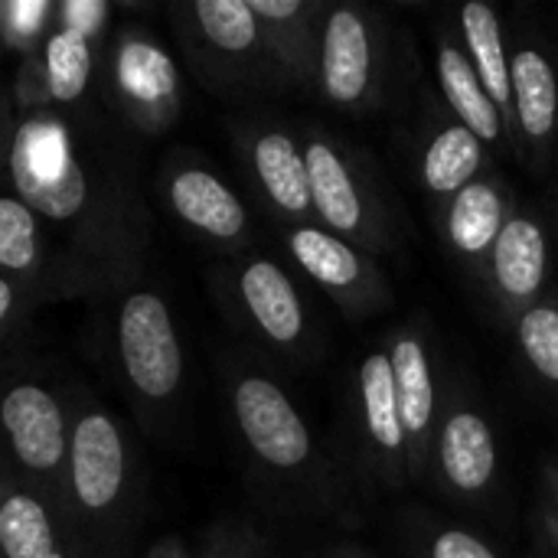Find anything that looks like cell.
Instances as JSON below:
<instances>
[{
    "label": "cell",
    "instance_id": "cell-31",
    "mask_svg": "<svg viewBox=\"0 0 558 558\" xmlns=\"http://www.w3.org/2000/svg\"><path fill=\"white\" fill-rule=\"evenodd\" d=\"M20 281L10 275H0V327L13 317V311L20 307Z\"/></svg>",
    "mask_w": 558,
    "mask_h": 558
},
{
    "label": "cell",
    "instance_id": "cell-20",
    "mask_svg": "<svg viewBox=\"0 0 558 558\" xmlns=\"http://www.w3.org/2000/svg\"><path fill=\"white\" fill-rule=\"evenodd\" d=\"M438 78L445 88V98L451 111L458 114V124H464L481 144H497L504 137V114L481 85L471 59L464 49L441 43L438 49Z\"/></svg>",
    "mask_w": 558,
    "mask_h": 558
},
{
    "label": "cell",
    "instance_id": "cell-3",
    "mask_svg": "<svg viewBox=\"0 0 558 558\" xmlns=\"http://www.w3.org/2000/svg\"><path fill=\"white\" fill-rule=\"evenodd\" d=\"M232 412L248 451L278 474H301L314 461V438L288 392L262 376L242 373L232 383Z\"/></svg>",
    "mask_w": 558,
    "mask_h": 558
},
{
    "label": "cell",
    "instance_id": "cell-10",
    "mask_svg": "<svg viewBox=\"0 0 558 558\" xmlns=\"http://www.w3.org/2000/svg\"><path fill=\"white\" fill-rule=\"evenodd\" d=\"M239 301L248 314V320L258 327V333L281 347L298 350L307 337V311L294 288V281L284 275L281 265L271 258H252L239 271Z\"/></svg>",
    "mask_w": 558,
    "mask_h": 558
},
{
    "label": "cell",
    "instance_id": "cell-2",
    "mask_svg": "<svg viewBox=\"0 0 558 558\" xmlns=\"http://www.w3.org/2000/svg\"><path fill=\"white\" fill-rule=\"evenodd\" d=\"M114 337L131 389L150 405L170 402L183 383L186 366L167 301L157 291H131L118 307Z\"/></svg>",
    "mask_w": 558,
    "mask_h": 558
},
{
    "label": "cell",
    "instance_id": "cell-26",
    "mask_svg": "<svg viewBox=\"0 0 558 558\" xmlns=\"http://www.w3.org/2000/svg\"><path fill=\"white\" fill-rule=\"evenodd\" d=\"M43 265L39 216L16 196L0 193V275L29 278Z\"/></svg>",
    "mask_w": 558,
    "mask_h": 558
},
{
    "label": "cell",
    "instance_id": "cell-19",
    "mask_svg": "<svg viewBox=\"0 0 558 558\" xmlns=\"http://www.w3.org/2000/svg\"><path fill=\"white\" fill-rule=\"evenodd\" d=\"M510 88L523 134L536 144L546 141L558 121V75L536 46H523L510 56Z\"/></svg>",
    "mask_w": 558,
    "mask_h": 558
},
{
    "label": "cell",
    "instance_id": "cell-16",
    "mask_svg": "<svg viewBox=\"0 0 558 558\" xmlns=\"http://www.w3.org/2000/svg\"><path fill=\"white\" fill-rule=\"evenodd\" d=\"M92 69H95L92 39H85L72 29H52L39 43V52L26 65V75H20L23 78L20 88L26 85L29 101L72 105L85 95Z\"/></svg>",
    "mask_w": 558,
    "mask_h": 558
},
{
    "label": "cell",
    "instance_id": "cell-38",
    "mask_svg": "<svg viewBox=\"0 0 558 558\" xmlns=\"http://www.w3.org/2000/svg\"><path fill=\"white\" fill-rule=\"evenodd\" d=\"M0 124H3V108H0Z\"/></svg>",
    "mask_w": 558,
    "mask_h": 558
},
{
    "label": "cell",
    "instance_id": "cell-27",
    "mask_svg": "<svg viewBox=\"0 0 558 558\" xmlns=\"http://www.w3.org/2000/svg\"><path fill=\"white\" fill-rule=\"evenodd\" d=\"M520 350L526 363L558 389V307L556 304H533L520 314L517 324Z\"/></svg>",
    "mask_w": 558,
    "mask_h": 558
},
{
    "label": "cell",
    "instance_id": "cell-6",
    "mask_svg": "<svg viewBox=\"0 0 558 558\" xmlns=\"http://www.w3.org/2000/svg\"><path fill=\"white\" fill-rule=\"evenodd\" d=\"M304 160L314 216L324 222V229L350 245L360 242L366 248H386L379 213L373 209L356 167L324 137H311L304 144Z\"/></svg>",
    "mask_w": 558,
    "mask_h": 558
},
{
    "label": "cell",
    "instance_id": "cell-11",
    "mask_svg": "<svg viewBox=\"0 0 558 558\" xmlns=\"http://www.w3.org/2000/svg\"><path fill=\"white\" fill-rule=\"evenodd\" d=\"M167 203L177 219L190 229L216 239V242H239L248 229V213L242 199L206 167L183 163L173 167L167 183Z\"/></svg>",
    "mask_w": 558,
    "mask_h": 558
},
{
    "label": "cell",
    "instance_id": "cell-21",
    "mask_svg": "<svg viewBox=\"0 0 558 558\" xmlns=\"http://www.w3.org/2000/svg\"><path fill=\"white\" fill-rule=\"evenodd\" d=\"M190 16L196 36L229 65H245L265 49L248 0H196L190 3Z\"/></svg>",
    "mask_w": 558,
    "mask_h": 558
},
{
    "label": "cell",
    "instance_id": "cell-22",
    "mask_svg": "<svg viewBox=\"0 0 558 558\" xmlns=\"http://www.w3.org/2000/svg\"><path fill=\"white\" fill-rule=\"evenodd\" d=\"M59 546L56 517L39 490L10 484L0 504V558H49Z\"/></svg>",
    "mask_w": 558,
    "mask_h": 558
},
{
    "label": "cell",
    "instance_id": "cell-24",
    "mask_svg": "<svg viewBox=\"0 0 558 558\" xmlns=\"http://www.w3.org/2000/svg\"><path fill=\"white\" fill-rule=\"evenodd\" d=\"M461 29H464V43H468V59L481 78V85L487 88V95L494 98V105L500 108V114L513 111V88H510V56L504 46V29L497 13L474 0L461 7Z\"/></svg>",
    "mask_w": 558,
    "mask_h": 558
},
{
    "label": "cell",
    "instance_id": "cell-35",
    "mask_svg": "<svg viewBox=\"0 0 558 558\" xmlns=\"http://www.w3.org/2000/svg\"><path fill=\"white\" fill-rule=\"evenodd\" d=\"M549 539H553V549L558 558V520H549Z\"/></svg>",
    "mask_w": 558,
    "mask_h": 558
},
{
    "label": "cell",
    "instance_id": "cell-8",
    "mask_svg": "<svg viewBox=\"0 0 558 558\" xmlns=\"http://www.w3.org/2000/svg\"><path fill=\"white\" fill-rule=\"evenodd\" d=\"M10 180L13 193L43 219L49 222H78L92 203V183L75 154L65 150L59 141L49 163L36 160L23 134H16L10 150Z\"/></svg>",
    "mask_w": 558,
    "mask_h": 558
},
{
    "label": "cell",
    "instance_id": "cell-37",
    "mask_svg": "<svg viewBox=\"0 0 558 558\" xmlns=\"http://www.w3.org/2000/svg\"><path fill=\"white\" fill-rule=\"evenodd\" d=\"M7 490H10V484H7V477L0 474V504H3V497H7Z\"/></svg>",
    "mask_w": 558,
    "mask_h": 558
},
{
    "label": "cell",
    "instance_id": "cell-23",
    "mask_svg": "<svg viewBox=\"0 0 558 558\" xmlns=\"http://www.w3.org/2000/svg\"><path fill=\"white\" fill-rule=\"evenodd\" d=\"M448 239L464 258H490V248L507 226L504 193L490 180H474L451 196Z\"/></svg>",
    "mask_w": 558,
    "mask_h": 558
},
{
    "label": "cell",
    "instance_id": "cell-17",
    "mask_svg": "<svg viewBox=\"0 0 558 558\" xmlns=\"http://www.w3.org/2000/svg\"><path fill=\"white\" fill-rule=\"evenodd\" d=\"M360 405H363V428L376 451L379 468L405 471V432L399 418L392 360L386 350H373L360 366Z\"/></svg>",
    "mask_w": 558,
    "mask_h": 558
},
{
    "label": "cell",
    "instance_id": "cell-30",
    "mask_svg": "<svg viewBox=\"0 0 558 558\" xmlns=\"http://www.w3.org/2000/svg\"><path fill=\"white\" fill-rule=\"evenodd\" d=\"M428 558H497V553L464 530H441L428 546Z\"/></svg>",
    "mask_w": 558,
    "mask_h": 558
},
{
    "label": "cell",
    "instance_id": "cell-34",
    "mask_svg": "<svg viewBox=\"0 0 558 558\" xmlns=\"http://www.w3.org/2000/svg\"><path fill=\"white\" fill-rule=\"evenodd\" d=\"M546 481H549V490H553V500H556L558 507V468H553V471L546 474Z\"/></svg>",
    "mask_w": 558,
    "mask_h": 558
},
{
    "label": "cell",
    "instance_id": "cell-36",
    "mask_svg": "<svg viewBox=\"0 0 558 558\" xmlns=\"http://www.w3.org/2000/svg\"><path fill=\"white\" fill-rule=\"evenodd\" d=\"M49 558H75V556H72V553H69L65 546H59V549H56V553H52Z\"/></svg>",
    "mask_w": 558,
    "mask_h": 558
},
{
    "label": "cell",
    "instance_id": "cell-25",
    "mask_svg": "<svg viewBox=\"0 0 558 558\" xmlns=\"http://www.w3.org/2000/svg\"><path fill=\"white\" fill-rule=\"evenodd\" d=\"M481 163L484 144L464 124H448L441 134H435L422 157V183L438 196H454L474 183Z\"/></svg>",
    "mask_w": 558,
    "mask_h": 558
},
{
    "label": "cell",
    "instance_id": "cell-1",
    "mask_svg": "<svg viewBox=\"0 0 558 558\" xmlns=\"http://www.w3.org/2000/svg\"><path fill=\"white\" fill-rule=\"evenodd\" d=\"M131 481V451L121 425L111 412L92 405L78 412L69 432L65 458V490L78 517L101 526L128 500Z\"/></svg>",
    "mask_w": 558,
    "mask_h": 558
},
{
    "label": "cell",
    "instance_id": "cell-18",
    "mask_svg": "<svg viewBox=\"0 0 558 558\" xmlns=\"http://www.w3.org/2000/svg\"><path fill=\"white\" fill-rule=\"evenodd\" d=\"M252 170L278 213H284L291 219L314 216L304 147H298V141L291 134H284V131L258 134L252 141Z\"/></svg>",
    "mask_w": 558,
    "mask_h": 558
},
{
    "label": "cell",
    "instance_id": "cell-13",
    "mask_svg": "<svg viewBox=\"0 0 558 558\" xmlns=\"http://www.w3.org/2000/svg\"><path fill=\"white\" fill-rule=\"evenodd\" d=\"M392 360V379H396V399H399V418L405 432V451L412 454V468H422L432 445H435V376L425 343L415 333H399L389 350Z\"/></svg>",
    "mask_w": 558,
    "mask_h": 558
},
{
    "label": "cell",
    "instance_id": "cell-33",
    "mask_svg": "<svg viewBox=\"0 0 558 558\" xmlns=\"http://www.w3.org/2000/svg\"><path fill=\"white\" fill-rule=\"evenodd\" d=\"M209 558H245L235 546H213L209 549Z\"/></svg>",
    "mask_w": 558,
    "mask_h": 558
},
{
    "label": "cell",
    "instance_id": "cell-5",
    "mask_svg": "<svg viewBox=\"0 0 558 558\" xmlns=\"http://www.w3.org/2000/svg\"><path fill=\"white\" fill-rule=\"evenodd\" d=\"M320 92L343 111H360L379 85V36L360 7H333L320 26Z\"/></svg>",
    "mask_w": 558,
    "mask_h": 558
},
{
    "label": "cell",
    "instance_id": "cell-28",
    "mask_svg": "<svg viewBox=\"0 0 558 558\" xmlns=\"http://www.w3.org/2000/svg\"><path fill=\"white\" fill-rule=\"evenodd\" d=\"M56 16V7L46 0H13L0 3V33L10 46L29 49L36 39H46V20Z\"/></svg>",
    "mask_w": 558,
    "mask_h": 558
},
{
    "label": "cell",
    "instance_id": "cell-14",
    "mask_svg": "<svg viewBox=\"0 0 558 558\" xmlns=\"http://www.w3.org/2000/svg\"><path fill=\"white\" fill-rule=\"evenodd\" d=\"M262 26L265 52L288 72L294 82L307 85L317 78L320 62V29L314 26L320 3L317 0H248Z\"/></svg>",
    "mask_w": 558,
    "mask_h": 558
},
{
    "label": "cell",
    "instance_id": "cell-15",
    "mask_svg": "<svg viewBox=\"0 0 558 558\" xmlns=\"http://www.w3.org/2000/svg\"><path fill=\"white\" fill-rule=\"evenodd\" d=\"M546 262L549 248L539 222L526 216H510L490 248V278L510 311H526V304L539 298L546 281Z\"/></svg>",
    "mask_w": 558,
    "mask_h": 558
},
{
    "label": "cell",
    "instance_id": "cell-9",
    "mask_svg": "<svg viewBox=\"0 0 558 558\" xmlns=\"http://www.w3.org/2000/svg\"><path fill=\"white\" fill-rule=\"evenodd\" d=\"M288 248L294 262L320 288H327L347 311L373 307L376 298H383L379 271L360 255L356 245L337 239L333 232L301 222L288 232Z\"/></svg>",
    "mask_w": 558,
    "mask_h": 558
},
{
    "label": "cell",
    "instance_id": "cell-32",
    "mask_svg": "<svg viewBox=\"0 0 558 558\" xmlns=\"http://www.w3.org/2000/svg\"><path fill=\"white\" fill-rule=\"evenodd\" d=\"M147 558H190V556H186V546H183L180 539L167 536V539H160V543L150 549V556Z\"/></svg>",
    "mask_w": 558,
    "mask_h": 558
},
{
    "label": "cell",
    "instance_id": "cell-4",
    "mask_svg": "<svg viewBox=\"0 0 558 558\" xmlns=\"http://www.w3.org/2000/svg\"><path fill=\"white\" fill-rule=\"evenodd\" d=\"M69 418L52 396V389L39 383H13L0 396V435L16 461L43 490H59L65 481L69 458Z\"/></svg>",
    "mask_w": 558,
    "mask_h": 558
},
{
    "label": "cell",
    "instance_id": "cell-12",
    "mask_svg": "<svg viewBox=\"0 0 558 558\" xmlns=\"http://www.w3.org/2000/svg\"><path fill=\"white\" fill-rule=\"evenodd\" d=\"M435 454L445 484L464 497L484 494L497 477V441L477 409L451 405L438 428Z\"/></svg>",
    "mask_w": 558,
    "mask_h": 558
},
{
    "label": "cell",
    "instance_id": "cell-29",
    "mask_svg": "<svg viewBox=\"0 0 558 558\" xmlns=\"http://www.w3.org/2000/svg\"><path fill=\"white\" fill-rule=\"evenodd\" d=\"M59 16V29H72L85 39L98 36L108 16V3L105 0H69L62 7H56Z\"/></svg>",
    "mask_w": 558,
    "mask_h": 558
},
{
    "label": "cell",
    "instance_id": "cell-7",
    "mask_svg": "<svg viewBox=\"0 0 558 558\" xmlns=\"http://www.w3.org/2000/svg\"><path fill=\"white\" fill-rule=\"evenodd\" d=\"M111 82L124 114L147 131L167 128L180 111L177 62L160 43L137 29L121 33L111 59Z\"/></svg>",
    "mask_w": 558,
    "mask_h": 558
}]
</instances>
